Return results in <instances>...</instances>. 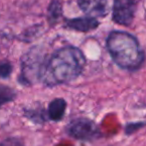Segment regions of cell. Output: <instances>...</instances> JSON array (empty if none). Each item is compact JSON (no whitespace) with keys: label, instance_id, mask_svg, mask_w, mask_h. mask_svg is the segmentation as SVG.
I'll list each match as a JSON object with an SVG mask.
<instances>
[{"label":"cell","instance_id":"6da1fadb","mask_svg":"<svg viewBox=\"0 0 146 146\" xmlns=\"http://www.w3.org/2000/svg\"><path fill=\"white\" fill-rule=\"evenodd\" d=\"M85 56L75 46L57 49L48 59L45 58L40 81L49 87L68 83L79 77L85 66Z\"/></svg>","mask_w":146,"mask_h":146},{"label":"cell","instance_id":"7a4b0ae2","mask_svg":"<svg viewBox=\"0 0 146 146\" xmlns=\"http://www.w3.org/2000/svg\"><path fill=\"white\" fill-rule=\"evenodd\" d=\"M106 48L117 66L136 71L144 62V51L134 35L125 31L113 30L106 39Z\"/></svg>","mask_w":146,"mask_h":146},{"label":"cell","instance_id":"3957f363","mask_svg":"<svg viewBox=\"0 0 146 146\" xmlns=\"http://www.w3.org/2000/svg\"><path fill=\"white\" fill-rule=\"evenodd\" d=\"M45 57L38 48H32L24 55L21 62V72L18 81L22 85H32L40 81L41 71Z\"/></svg>","mask_w":146,"mask_h":146},{"label":"cell","instance_id":"277c9868","mask_svg":"<svg viewBox=\"0 0 146 146\" xmlns=\"http://www.w3.org/2000/svg\"><path fill=\"white\" fill-rule=\"evenodd\" d=\"M65 132L69 137L84 142H92L102 137V132L97 124L85 117L71 120L65 128Z\"/></svg>","mask_w":146,"mask_h":146},{"label":"cell","instance_id":"5b68a950","mask_svg":"<svg viewBox=\"0 0 146 146\" xmlns=\"http://www.w3.org/2000/svg\"><path fill=\"white\" fill-rule=\"evenodd\" d=\"M135 0H113L112 19L115 23L130 26L135 16Z\"/></svg>","mask_w":146,"mask_h":146},{"label":"cell","instance_id":"8992f818","mask_svg":"<svg viewBox=\"0 0 146 146\" xmlns=\"http://www.w3.org/2000/svg\"><path fill=\"white\" fill-rule=\"evenodd\" d=\"M79 8L91 18H102L108 13L107 0H78Z\"/></svg>","mask_w":146,"mask_h":146},{"label":"cell","instance_id":"52a82bcc","mask_svg":"<svg viewBox=\"0 0 146 146\" xmlns=\"http://www.w3.org/2000/svg\"><path fill=\"white\" fill-rule=\"evenodd\" d=\"M65 25L68 28L78 31V32H89L99 26V21L97 19L88 16L77 17V18L66 19Z\"/></svg>","mask_w":146,"mask_h":146},{"label":"cell","instance_id":"ba28073f","mask_svg":"<svg viewBox=\"0 0 146 146\" xmlns=\"http://www.w3.org/2000/svg\"><path fill=\"white\" fill-rule=\"evenodd\" d=\"M67 103L63 98H55L48 104L46 110L47 119L53 122H58L63 119L66 111Z\"/></svg>","mask_w":146,"mask_h":146},{"label":"cell","instance_id":"9c48e42d","mask_svg":"<svg viewBox=\"0 0 146 146\" xmlns=\"http://www.w3.org/2000/svg\"><path fill=\"white\" fill-rule=\"evenodd\" d=\"M23 114L27 119L35 124H43L48 120L46 111L43 108H25L23 110Z\"/></svg>","mask_w":146,"mask_h":146},{"label":"cell","instance_id":"30bf717a","mask_svg":"<svg viewBox=\"0 0 146 146\" xmlns=\"http://www.w3.org/2000/svg\"><path fill=\"white\" fill-rule=\"evenodd\" d=\"M17 92L13 88L6 85H0V108L7 103H10L16 98Z\"/></svg>","mask_w":146,"mask_h":146},{"label":"cell","instance_id":"8fae6325","mask_svg":"<svg viewBox=\"0 0 146 146\" xmlns=\"http://www.w3.org/2000/svg\"><path fill=\"white\" fill-rule=\"evenodd\" d=\"M62 15V6L59 0H52L48 7V18L51 23L57 22Z\"/></svg>","mask_w":146,"mask_h":146},{"label":"cell","instance_id":"7c38bea8","mask_svg":"<svg viewBox=\"0 0 146 146\" xmlns=\"http://www.w3.org/2000/svg\"><path fill=\"white\" fill-rule=\"evenodd\" d=\"M13 65L10 61L3 60L0 61V78L7 79L12 74Z\"/></svg>","mask_w":146,"mask_h":146},{"label":"cell","instance_id":"4fadbf2b","mask_svg":"<svg viewBox=\"0 0 146 146\" xmlns=\"http://www.w3.org/2000/svg\"><path fill=\"white\" fill-rule=\"evenodd\" d=\"M145 123L143 121H138V122H130L127 123L124 127V132L126 135H132L135 132H137L138 130L142 129L144 127Z\"/></svg>","mask_w":146,"mask_h":146},{"label":"cell","instance_id":"5bb4252c","mask_svg":"<svg viewBox=\"0 0 146 146\" xmlns=\"http://www.w3.org/2000/svg\"><path fill=\"white\" fill-rule=\"evenodd\" d=\"M0 146H26L18 137H7L0 141Z\"/></svg>","mask_w":146,"mask_h":146}]
</instances>
